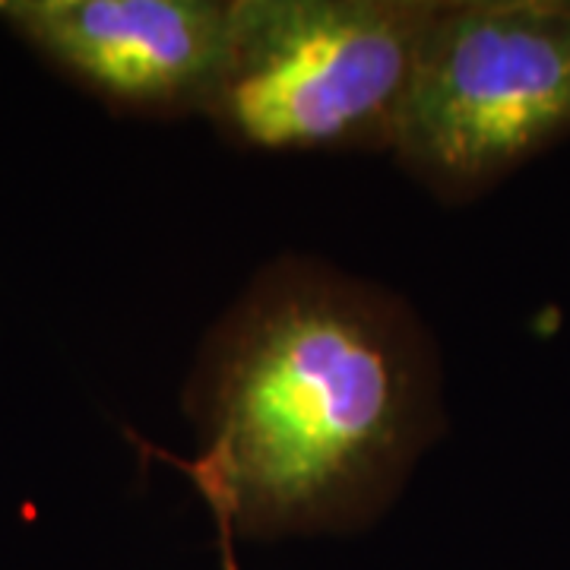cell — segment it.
<instances>
[{
    "mask_svg": "<svg viewBox=\"0 0 570 570\" xmlns=\"http://www.w3.org/2000/svg\"><path fill=\"white\" fill-rule=\"evenodd\" d=\"M197 479L228 532H352L444 428L441 362L387 288L279 261L209 330L187 384Z\"/></svg>",
    "mask_w": 570,
    "mask_h": 570,
    "instance_id": "1",
    "label": "cell"
},
{
    "mask_svg": "<svg viewBox=\"0 0 570 570\" xmlns=\"http://www.w3.org/2000/svg\"><path fill=\"white\" fill-rule=\"evenodd\" d=\"M434 3L232 0L204 118L261 153H393Z\"/></svg>",
    "mask_w": 570,
    "mask_h": 570,
    "instance_id": "2",
    "label": "cell"
},
{
    "mask_svg": "<svg viewBox=\"0 0 570 570\" xmlns=\"http://www.w3.org/2000/svg\"><path fill=\"white\" fill-rule=\"evenodd\" d=\"M570 137V0H438L393 159L469 204Z\"/></svg>",
    "mask_w": 570,
    "mask_h": 570,
    "instance_id": "3",
    "label": "cell"
},
{
    "mask_svg": "<svg viewBox=\"0 0 570 570\" xmlns=\"http://www.w3.org/2000/svg\"><path fill=\"white\" fill-rule=\"evenodd\" d=\"M232 0H0L41 61L137 118L204 115L228 45Z\"/></svg>",
    "mask_w": 570,
    "mask_h": 570,
    "instance_id": "4",
    "label": "cell"
}]
</instances>
